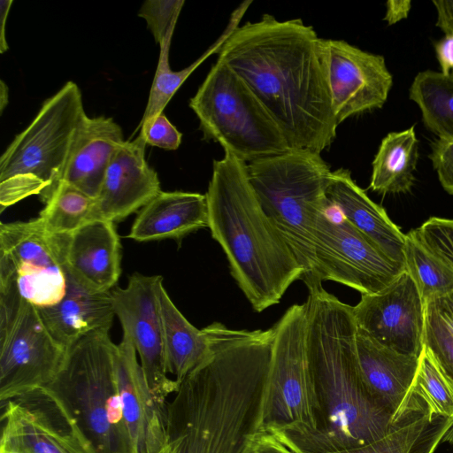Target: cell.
<instances>
[{"mask_svg": "<svg viewBox=\"0 0 453 453\" xmlns=\"http://www.w3.org/2000/svg\"><path fill=\"white\" fill-rule=\"evenodd\" d=\"M210 351L167 406L170 453H245L259 431L273 327H203Z\"/></svg>", "mask_w": 453, "mask_h": 453, "instance_id": "6da1fadb", "label": "cell"}, {"mask_svg": "<svg viewBox=\"0 0 453 453\" xmlns=\"http://www.w3.org/2000/svg\"><path fill=\"white\" fill-rule=\"evenodd\" d=\"M322 38L302 19L265 14L239 26L218 61L238 75L265 106L290 149L321 154L336 137Z\"/></svg>", "mask_w": 453, "mask_h": 453, "instance_id": "7a4b0ae2", "label": "cell"}, {"mask_svg": "<svg viewBox=\"0 0 453 453\" xmlns=\"http://www.w3.org/2000/svg\"><path fill=\"white\" fill-rule=\"evenodd\" d=\"M306 351L317 401V429L270 432L296 453L360 446L385 435L397 419L366 387L359 368L352 306L322 285L308 288Z\"/></svg>", "mask_w": 453, "mask_h": 453, "instance_id": "3957f363", "label": "cell"}, {"mask_svg": "<svg viewBox=\"0 0 453 453\" xmlns=\"http://www.w3.org/2000/svg\"><path fill=\"white\" fill-rule=\"evenodd\" d=\"M205 196L211 236L252 309L261 312L279 303L304 270L263 211L247 163L224 152L213 161Z\"/></svg>", "mask_w": 453, "mask_h": 453, "instance_id": "277c9868", "label": "cell"}, {"mask_svg": "<svg viewBox=\"0 0 453 453\" xmlns=\"http://www.w3.org/2000/svg\"><path fill=\"white\" fill-rule=\"evenodd\" d=\"M250 183L273 226L304 270L307 288L322 285L316 275L314 227L331 203L332 171L319 153L294 150L247 164Z\"/></svg>", "mask_w": 453, "mask_h": 453, "instance_id": "5b68a950", "label": "cell"}, {"mask_svg": "<svg viewBox=\"0 0 453 453\" xmlns=\"http://www.w3.org/2000/svg\"><path fill=\"white\" fill-rule=\"evenodd\" d=\"M114 344L95 331L72 344L47 386L59 398L94 453H134L124 417Z\"/></svg>", "mask_w": 453, "mask_h": 453, "instance_id": "8992f818", "label": "cell"}, {"mask_svg": "<svg viewBox=\"0 0 453 453\" xmlns=\"http://www.w3.org/2000/svg\"><path fill=\"white\" fill-rule=\"evenodd\" d=\"M85 115L81 89L73 81L44 101L0 157L1 211L33 195L43 202L64 170Z\"/></svg>", "mask_w": 453, "mask_h": 453, "instance_id": "52a82bcc", "label": "cell"}, {"mask_svg": "<svg viewBox=\"0 0 453 453\" xmlns=\"http://www.w3.org/2000/svg\"><path fill=\"white\" fill-rule=\"evenodd\" d=\"M189 107L203 139L249 164L290 147L273 117L246 83L219 61L211 66Z\"/></svg>", "mask_w": 453, "mask_h": 453, "instance_id": "ba28073f", "label": "cell"}, {"mask_svg": "<svg viewBox=\"0 0 453 453\" xmlns=\"http://www.w3.org/2000/svg\"><path fill=\"white\" fill-rule=\"evenodd\" d=\"M306 304H293L273 326V340L259 432L317 429V401L306 351Z\"/></svg>", "mask_w": 453, "mask_h": 453, "instance_id": "9c48e42d", "label": "cell"}, {"mask_svg": "<svg viewBox=\"0 0 453 453\" xmlns=\"http://www.w3.org/2000/svg\"><path fill=\"white\" fill-rule=\"evenodd\" d=\"M66 351L52 337L35 305L13 287H0L1 402L48 386Z\"/></svg>", "mask_w": 453, "mask_h": 453, "instance_id": "30bf717a", "label": "cell"}, {"mask_svg": "<svg viewBox=\"0 0 453 453\" xmlns=\"http://www.w3.org/2000/svg\"><path fill=\"white\" fill-rule=\"evenodd\" d=\"M68 234L45 228L39 218L0 225V287L43 308L58 303L66 291Z\"/></svg>", "mask_w": 453, "mask_h": 453, "instance_id": "8fae6325", "label": "cell"}, {"mask_svg": "<svg viewBox=\"0 0 453 453\" xmlns=\"http://www.w3.org/2000/svg\"><path fill=\"white\" fill-rule=\"evenodd\" d=\"M329 208L319 215L314 227L319 283L338 282L361 295L386 288L404 271V265L386 255L342 216L338 220L332 218Z\"/></svg>", "mask_w": 453, "mask_h": 453, "instance_id": "7c38bea8", "label": "cell"}, {"mask_svg": "<svg viewBox=\"0 0 453 453\" xmlns=\"http://www.w3.org/2000/svg\"><path fill=\"white\" fill-rule=\"evenodd\" d=\"M0 453H94L47 386L1 402Z\"/></svg>", "mask_w": 453, "mask_h": 453, "instance_id": "4fadbf2b", "label": "cell"}, {"mask_svg": "<svg viewBox=\"0 0 453 453\" xmlns=\"http://www.w3.org/2000/svg\"><path fill=\"white\" fill-rule=\"evenodd\" d=\"M160 275L132 274L125 288L111 290L123 333L129 335L147 384L157 403L167 410V397L179 384L167 376L158 292Z\"/></svg>", "mask_w": 453, "mask_h": 453, "instance_id": "5bb4252c", "label": "cell"}, {"mask_svg": "<svg viewBox=\"0 0 453 453\" xmlns=\"http://www.w3.org/2000/svg\"><path fill=\"white\" fill-rule=\"evenodd\" d=\"M426 304L404 270L390 285L352 306L357 331L398 353L420 357Z\"/></svg>", "mask_w": 453, "mask_h": 453, "instance_id": "9a60e30c", "label": "cell"}, {"mask_svg": "<svg viewBox=\"0 0 453 453\" xmlns=\"http://www.w3.org/2000/svg\"><path fill=\"white\" fill-rule=\"evenodd\" d=\"M321 45L338 126L350 117L381 108L393 84L385 58L343 40L322 38Z\"/></svg>", "mask_w": 453, "mask_h": 453, "instance_id": "2e32d148", "label": "cell"}, {"mask_svg": "<svg viewBox=\"0 0 453 453\" xmlns=\"http://www.w3.org/2000/svg\"><path fill=\"white\" fill-rule=\"evenodd\" d=\"M146 145L139 134L116 150L96 197V219L120 221L140 211L161 191L157 173L145 158Z\"/></svg>", "mask_w": 453, "mask_h": 453, "instance_id": "e0dca14e", "label": "cell"}, {"mask_svg": "<svg viewBox=\"0 0 453 453\" xmlns=\"http://www.w3.org/2000/svg\"><path fill=\"white\" fill-rule=\"evenodd\" d=\"M117 378L134 453H159L167 442V410L153 396L128 334L118 344Z\"/></svg>", "mask_w": 453, "mask_h": 453, "instance_id": "ac0fdd59", "label": "cell"}, {"mask_svg": "<svg viewBox=\"0 0 453 453\" xmlns=\"http://www.w3.org/2000/svg\"><path fill=\"white\" fill-rule=\"evenodd\" d=\"M356 349L363 380L374 398L395 419L413 395L420 357L398 353L357 332Z\"/></svg>", "mask_w": 453, "mask_h": 453, "instance_id": "d6986e66", "label": "cell"}, {"mask_svg": "<svg viewBox=\"0 0 453 453\" xmlns=\"http://www.w3.org/2000/svg\"><path fill=\"white\" fill-rule=\"evenodd\" d=\"M125 142L122 128L112 118L83 117L74 142L56 185L43 200L45 204L59 183L71 185L96 198L106 169Z\"/></svg>", "mask_w": 453, "mask_h": 453, "instance_id": "ffe728a7", "label": "cell"}, {"mask_svg": "<svg viewBox=\"0 0 453 453\" xmlns=\"http://www.w3.org/2000/svg\"><path fill=\"white\" fill-rule=\"evenodd\" d=\"M120 242L113 222L94 219L70 234L66 271L84 286L111 291L120 276Z\"/></svg>", "mask_w": 453, "mask_h": 453, "instance_id": "44dd1931", "label": "cell"}, {"mask_svg": "<svg viewBox=\"0 0 453 453\" xmlns=\"http://www.w3.org/2000/svg\"><path fill=\"white\" fill-rule=\"evenodd\" d=\"M66 291L56 304L37 308L52 337L65 349L86 334L109 331L116 316L111 291L91 289L66 271Z\"/></svg>", "mask_w": 453, "mask_h": 453, "instance_id": "7402d4cb", "label": "cell"}, {"mask_svg": "<svg viewBox=\"0 0 453 453\" xmlns=\"http://www.w3.org/2000/svg\"><path fill=\"white\" fill-rule=\"evenodd\" d=\"M326 196L349 224L390 258L403 265L405 234L355 182L349 170L332 171Z\"/></svg>", "mask_w": 453, "mask_h": 453, "instance_id": "603a6c76", "label": "cell"}, {"mask_svg": "<svg viewBox=\"0 0 453 453\" xmlns=\"http://www.w3.org/2000/svg\"><path fill=\"white\" fill-rule=\"evenodd\" d=\"M204 227H208L205 195L161 190L139 211L127 237L137 242L180 240Z\"/></svg>", "mask_w": 453, "mask_h": 453, "instance_id": "cb8c5ba5", "label": "cell"}, {"mask_svg": "<svg viewBox=\"0 0 453 453\" xmlns=\"http://www.w3.org/2000/svg\"><path fill=\"white\" fill-rule=\"evenodd\" d=\"M452 424L453 418L433 414L422 399L412 395L405 412L382 437L321 453H434Z\"/></svg>", "mask_w": 453, "mask_h": 453, "instance_id": "d4e9b609", "label": "cell"}, {"mask_svg": "<svg viewBox=\"0 0 453 453\" xmlns=\"http://www.w3.org/2000/svg\"><path fill=\"white\" fill-rule=\"evenodd\" d=\"M165 366L180 385L210 351L203 328L194 326L175 306L163 283L158 292Z\"/></svg>", "mask_w": 453, "mask_h": 453, "instance_id": "484cf974", "label": "cell"}, {"mask_svg": "<svg viewBox=\"0 0 453 453\" xmlns=\"http://www.w3.org/2000/svg\"><path fill=\"white\" fill-rule=\"evenodd\" d=\"M418 141L414 127L383 138L372 161L370 188L380 194L409 192L415 181Z\"/></svg>", "mask_w": 453, "mask_h": 453, "instance_id": "4316f807", "label": "cell"}, {"mask_svg": "<svg viewBox=\"0 0 453 453\" xmlns=\"http://www.w3.org/2000/svg\"><path fill=\"white\" fill-rule=\"evenodd\" d=\"M245 12L242 8L235 9L230 17L224 32L195 62L180 71H173L169 64V52L173 36L167 37L159 44L157 65L150 91L148 103L140 124L164 112L173 96L177 92L189 75L211 55L219 53L226 41L239 27Z\"/></svg>", "mask_w": 453, "mask_h": 453, "instance_id": "83f0119b", "label": "cell"}, {"mask_svg": "<svg viewBox=\"0 0 453 453\" xmlns=\"http://www.w3.org/2000/svg\"><path fill=\"white\" fill-rule=\"evenodd\" d=\"M410 98L419 107L427 129L439 139L453 140L452 73H418L411 85Z\"/></svg>", "mask_w": 453, "mask_h": 453, "instance_id": "f1b7e54d", "label": "cell"}, {"mask_svg": "<svg viewBox=\"0 0 453 453\" xmlns=\"http://www.w3.org/2000/svg\"><path fill=\"white\" fill-rule=\"evenodd\" d=\"M403 265L426 304L453 291V268L423 242L416 229L405 234Z\"/></svg>", "mask_w": 453, "mask_h": 453, "instance_id": "f546056e", "label": "cell"}, {"mask_svg": "<svg viewBox=\"0 0 453 453\" xmlns=\"http://www.w3.org/2000/svg\"><path fill=\"white\" fill-rule=\"evenodd\" d=\"M39 213L47 230L68 234L95 219L96 198L66 183H59Z\"/></svg>", "mask_w": 453, "mask_h": 453, "instance_id": "4dcf8cb0", "label": "cell"}, {"mask_svg": "<svg viewBox=\"0 0 453 453\" xmlns=\"http://www.w3.org/2000/svg\"><path fill=\"white\" fill-rule=\"evenodd\" d=\"M412 393L425 402L433 414L453 418V388L425 348Z\"/></svg>", "mask_w": 453, "mask_h": 453, "instance_id": "1f68e13d", "label": "cell"}, {"mask_svg": "<svg viewBox=\"0 0 453 453\" xmlns=\"http://www.w3.org/2000/svg\"><path fill=\"white\" fill-rule=\"evenodd\" d=\"M424 348L426 349L453 388V331L426 304Z\"/></svg>", "mask_w": 453, "mask_h": 453, "instance_id": "d6a6232c", "label": "cell"}, {"mask_svg": "<svg viewBox=\"0 0 453 453\" xmlns=\"http://www.w3.org/2000/svg\"><path fill=\"white\" fill-rule=\"evenodd\" d=\"M184 4V0H147L142 4L138 16L145 19L158 45L173 36Z\"/></svg>", "mask_w": 453, "mask_h": 453, "instance_id": "836d02e7", "label": "cell"}, {"mask_svg": "<svg viewBox=\"0 0 453 453\" xmlns=\"http://www.w3.org/2000/svg\"><path fill=\"white\" fill-rule=\"evenodd\" d=\"M416 230L423 242L453 268V219L431 217Z\"/></svg>", "mask_w": 453, "mask_h": 453, "instance_id": "e575fe53", "label": "cell"}, {"mask_svg": "<svg viewBox=\"0 0 453 453\" xmlns=\"http://www.w3.org/2000/svg\"><path fill=\"white\" fill-rule=\"evenodd\" d=\"M140 134L146 143L166 150H175L181 142L182 134L164 112L139 125Z\"/></svg>", "mask_w": 453, "mask_h": 453, "instance_id": "d590c367", "label": "cell"}, {"mask_svg": "<svg viewBox=\"0 0 453 453\" xmlns=\"http://www.w3.org/2000/svg\"><path fill=\"white\" fill-rule=\"evenodd\" d=\"M429 157L443 188L453 195V140L437 139Z\"/></svg>", "mask_w": 453, "mask_h": 453, "instance_id": "8d00e7d4", "label": "cell"}, {"mask_svg": "<svg viewBox=\"0 0 453 453\" xmlns=\"http://www.w3.org/2000/svg\"><path fill=\"white\" fill-rule=\"evenodd\" d=\"M250 453H296L269 432H259L253 438Z\"/></svg>", "mask_w": 453, "mask_h": 453, "instance_id": "74e56055", "label": "cell"}, {"mask_svg": "<svg viewBox=\"0 0 453 453\" xmlns=\"http://www.w3.org/2000/svg\"><path fill=\"white\" fill-rule=\"evenodd\" d=\"M441 72L449 73L453 69V35H445L434 45Z\"/></svg>", "mask_w": 453, "mask_h": 453, "instance_id": "f35d334b", "label": "cell"}, {"mask_svg": "<svg viewBox=\"0 0 453 453\" xmlns=\"http://www.w3.org/2000/svg\"><path fill=\"white\" fill-rule=\"evenodd\" d=\"M437 12L436 26L446 35H453V0L433 1Z\"/></svg>", "mask_w": 453, "mask_h": 453, "instance_id": "ab89813d", "label": "cell"}, {"mask_svg": "<svg viewBox=\"0 0 453 453\" xmlns=\"http://www.w3.org/2000/svg\"><path fill=\"white\" fill-rule=\"evenodd\" d=\"M426 304L432 307L453 331V291Z\"/></svg>", "mask_w": 453, "mask_h": 453, "instance_id": "60d3db41", "label": "cell"}, {"mask_svg": "<svg viewBox=\"0 0 453 453\" xmlns=\"http://www.w3.org/2000/svg\"><path fill=\"white\" fill-rule=\"evenodd\" d=\"M411 2L408 0H391L387 2V10L384 20L393 25L408 16Z\"/></svg>", "mask_w": 453, "mask_h": 453, "instance_id": "b9f144b4", "label": "cell"}, {"mask_svg": "<svg viewBox=\"0 0 453 453\" xmlns=\"http://www.w3.org/2000/svg\"><path fill=\"white\" fill-rule=\"evenodd\" d=\"M12 3V0L0 1V53L5 52L9 48L5 37V24Z\"/></svg>", "mask_w": 453, "mask_h": 453, "instance_id": "7bdbcfd3", "label": "cell"}, {"mask_svg": "<svg viewBox=\"0 0 453 453\" xmlns=\"http://www.w3.org/2000/svg\"><path fill=\"white\" fill-rule=\"evenodd\" d=\"M8 104V88L3 81L0 85V108L1 112L3 111L5 105Z\"/></svg>", "mask_w": 453, "mask_h": 453, "instance_id": "ee69618b", "label": "cell"}, {"mask_svg": "<svg viewBox=\"0 0 453 453\" xmlns=\"http://www.w3.org/2000/svg\"><path fill=\"white\" fill-rule=\"evenodd\" d=\"M448 441L451 444H453V424L447 430V432L444 434L441 442Z\"/></svg>", "mask_w": 453, "mask_h": 453, "instance_id": "f6af8a7d", "label": "cell"}, {"mask_svg": "<svg viewBox=\"0 0 453 453\" xmlns=\"http://www.w3.org/2000/svg\"><path fill=\"white\" fill-rule=\"evenodd\" d=\"M159 453H170L167 444Z\"/></svg>", "mask_w": 453, "mask_h": 453, "instance_id": "bcb514c9", "label": "cell"}, {"mask_svg": "<svg viewBox=\"0 0 453 453\" xmlns=\"http://www.w3.org/2000/svg\"><path fill=\"white\" fill-rule=\"evenodd\" d=\"M250 447L248 448V449L246 450V452H245V453H250Z\"/></svg>", "mask_w": 453, "mask_h": 453, "instance_id": "7dc6e473", "label": "cell"}]
</instances>
